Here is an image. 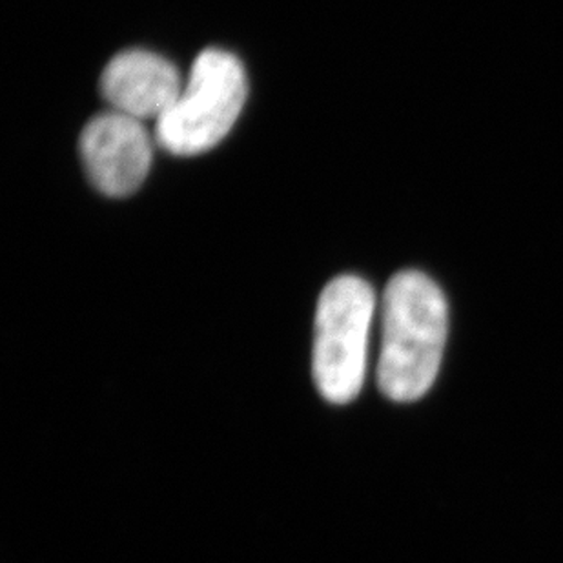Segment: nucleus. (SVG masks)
<instances>
[{
    "instance_id": "4",
    "label": "nucleus",
    "mask_w": 563,
    "mask_h": 563,
    "mask_svg": "<svg viewBox=\"0 0 563 563\" xmlns=\"http://www.w3.org/2000/svg\"><path fill=\"white\" fill-rule=\"evenodd\" d=\"M152 137L143 121L124 113H99L80 133V157L97 190L130 196L143 185L152 165Z\"/></svg>"
},
{
    "instance_id": "2",
    "label": "nucleus",
    "mask_w": 563,
    "mask_h": 563,
    "mask_svg": "<svg viewBox=\"0 0 563 563\" xmlns=\"http://www.w3.org/2000/svg\"><path fill=\"white\" fill-rule=\"evenodd\" d=\"M374 312L376 294L362 277H335L319 296L312 376L329 404H351L362 393Z\"/></svg>"
},
{
    "instance_id": "3",
    "label": "nucleus",
    "mask_w": 563,
    "mask_h": 563,
    "mask_svg": "<svg viewBox=\"0 0 563 563\" xmlns=\"http://www.w3.org/2000/svg\"><path fill=\"white\" fill-rule=\"evenodd\" d=\"M241 60L224 49L208 48L191 66L187 85L155 124L157 143L174 155H197L221 143L246 101Z\"/></svg>"
},
{
    "instance_id": "5",
    "label": "nucleus",
    "mask_w": 563,
    "mask_h": 563,
    "mask_svg": "<svg viewBox=\"0 0 563 563\" xmlns=\"http://www.w3.org/2000/svg\"><path fill=\"white\" fill-rule=\"evenodd\" d=\"M181 90V75L176 66L146 49L118 54L102 71V96L113 112L139 121L159 119Z\"/></svg>"
},
{
    "instance_id": "1",
    "label": "nucleus",
    "mask_w": 563,
    "mask_h": 563,
    "mask_svg": "<svg viewBox=\"0 0 563 563\" xmlns=\"http://www.w3.org/2000/svg\"><path fill=\"white\" fill-rule=\"evenodd\" d=\"M449 312L445 296L431 277L404 271L383 294L382 356L377 385L398 404L423 398L440 373Z\"/></svg>"
}]
</instances>
